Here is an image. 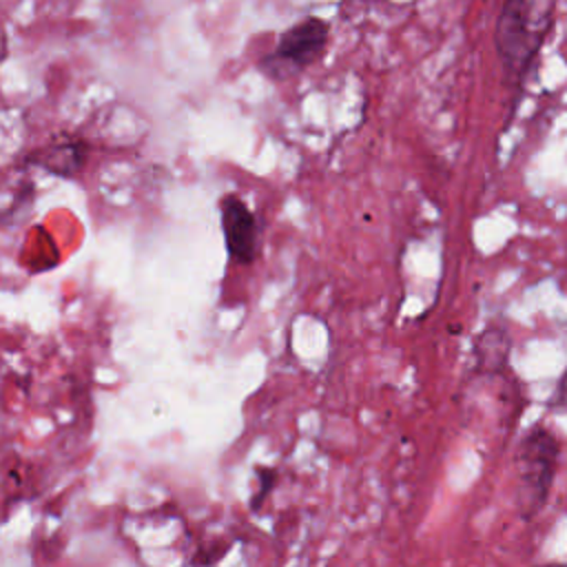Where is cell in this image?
<instances>
[{
    "label": "cell",
    "mask_w": 567,
    "mask_h": 567,
    "mask_svg": "<svg viewBox=\"0 0 567 567\" xmlns=\"http://www.w3.org/2000/svg\"><path fill=\"white\" fill-rule=\"evenodd\" d=\"M536 567H567V563H547V565H536Z\"/></svg>",
    "instance_id": "8"
},
{
    "label": "cell",
    "mask_w": 567,
    "mask_h": 567,
    "mask_svg": "<svg viewBox=\"0 0 567 567\" xmlns=\"http://www.w3.org/2000/svg\"><path fill=\"white\" fill-rule=\"evenodd\" d=\"M483 343H487L489 348H485L478 357H481V363L483 365H492V368H501L505 361H507V334L503 330H487L483 334Z\"/></svg>",
    "instance_id": "5"
},
{
    "label": "cell",
    "mask_w": 567,
    "mask_h": 567,
    "mask_svg": "<svg viewBox=\"0 0 567 567\" xmlns=\"http://www.w3.org/2000/svg\"><path fill=\"white\" fill-rule=\"evenodd\" d=\"M257 481H259V487H257V492L250 498V507L252 509H259L264 498L270 494V489H272V485L277 481V472L272 467H259L257 470Z\"/></svg>",
    "instance_id": "6"
},
{
    "label": "cell",
    "mask_w": 567,
    "mask_h": 567,
    "mask_svg": "<svg viewBox=\"0 0 567 567\" xmlns=\"http://www.w3.org/2000/svg\"><path fill=\"white\" fill-rule=\"evenodd\" d=\"M554 11V0H509L503 4L494 42L509 73L523 75L527 71L551 29Z\"/></svg>",
    "instance_id": "1"
},
{
    "label": "cell",
    "mask_w": 567,
    "mask_h": 567,
    "mask_svg": "<svg viewBox=\"0 0 567 567\" xmlns=\"http://www.w3.org/2000/svg\"><path fill=\"white\" fill-rule=\"evenodd\" d=\"M330 27L317 16H308L286 29L275 49L261 58V69L272 80H288L315 64L328 44Z\"/></svg>",
    "instance_id": "3"
},
{
    "label": "cell",
    "mask_w": 567,
    "mask_h": 567,
    "mask_svg": "<svg viewBox=\"0 0 567 567\" xmlns=\"http://www.w3.org/2000/svg\"><path fill=\"white\" fill-rule=\"evenodd\" d=\"M558 441L547 427H534L516 454V503L525 518L538 514L558 470Z\"/></svg>",
    "instance_id": "2"
},
{
    "label": "cell",
    "mask_w": 567,
    "mask_h": 567,
    "mask_svg": "<svg viewBox=\"0 0 567 567\" xmlns=\"http://www.w3.org/2000/svg\"><path fill=\"white\" fill-rule=\"evenodd\" d=\"M221 210V230L224 241L228 248V255L239 264H252L257 257V239L259 228L252 210L246 206V202L233 193L221 197L219 204Z\"/></svg>",
    "instance_id": "4"
},
{
    "label": "cell",
    "mask_w": 567,
    "mask_h": 567,
    "mask_svg": "<svg viewBox=\"0 0 567 567\" xmlns=\"http://www.w3.org/2000/svg\"><path fill=\"white\" fill-rule=\"evenodd\" d=\"M558 401L563 405H567V370H565V374H563V379L558 383Z\"/></svg>",
    "instance_id": "7"
}]
</instances>
